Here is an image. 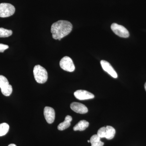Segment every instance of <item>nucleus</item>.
<instances>
[{
    "mask_svg": "<svg viewBox=\"0 0 146 146\" xmlns=\"http://www.w3.org/2000/svg\"><path fill=\"white\" fill-rule=\"evenodd\" d=\"M72 25L68 21L60 20L52 25L51 32L54 39H61L70 34L72 29Z\"/></svg>",
    "mask_w": 146,
    "mask_h": 146,
    "instance_id": "1",
    "label": "nucleus"
},
{
    "mask_svg": "<svg viewBox=\"0 0 146 146\" xmlns=\"http://www.w3.org/2000/svg\"><path fill=\"white\" fill-rule=\"evenodd\" d=\"M33 75L37 83L44 84L48 80V73L46 70L41 65H35L33 69Z\"/></svg>",
    "mask_w": 146,
    "mask_h": 146,
    "instance_id": "2",
    "label": "nucleus"
},
{
    "mask_svg": "<svg viewBox=\"0 0 146 146\" xmlns=\"http://www.w3.org/2000/svg\"><path fill=\"white\" fill-rule=\"evenodd\" d=\"M15 12V8L11 4L2 3L0 4V17L7 18L12 16Z\"/></svg>",
    "mask_w": 146,
    "mask_h": 146,
    "instance_id": "3",
    "label": "nucleus"
},
{
    "mask_svg": "<svg viewBox=\"0 0 146 146\" xmlns=\"http://www.w3.org/2000/svg\"><path fill=\"white\" fill-rule=\"evenodd\" d=\"M111 28L113 32L120 37L127 38L129 36L128 31L121 25L114 23L111 25Z\"/></svg>",
    "mask_w": 146,
    "mask_h": 146,
    "instance_id": "4",
    "label": "nucleus"
},
{
    "mask_svg": "<svg viewBox=\"0 0 146 146\" xmlns=\"http://www.w3.org/2000/svg\"><path fill=\"white\" fill-rule=\"evenodd\" d=\"M60 66L64 70L69 72H73L75 70V67L73 60L69 56L63 57L60 61Z\"/></svg>",
    "mask_w": 146,
    "mask_h": 146,
    "instance_id": "5",
    "label": "nucleus"
},
{
    "mask_svg": "<svg viewBox=\"0 0 146 146\" xmlns=\"http://www.w3.org/2000/svg\"><path fill=\"white\" fill-rule=\"evenodd\" d=\"M74 96L76 98L80 100L92 99L94 98L95 96L94 94L85 90H79L74 93Z\"/></svg>",
    "mask_w": 146,
    "mask_h": 146,
    "instance_id": "6",
    "label": "nucleus"
},
{
    "mask_svg": "<svg viewBox=\"0 0 146 146\" xmlns=\"http://www.w3.org/2000/svg\"><path fill=\"white\" fill-rule=\"evenodd\" d=\"M44 114L48 123L52 124L54 122L55 118V112L53 108L46 106L44 109Z\"/></svg>",
    "mask_w": 146,
    "mask_h": 146,
    "instance_id": "7",
    "label": "nucleus"
},
{
    "mask_svg": "<svg viewBox=\"0 0 146 146\" xmlns=\"http://www.w3.org/2000/svg\"><path fill=\"white\" fill-rule=\"evenodd\" d=\"M100 63L103 69L110 75L115 78L118 77L117 74L110 63L105 60H102Z\"/></svg>",
    "mask_w": 146,
    "mask_h": 146,
    "instance_id": "8",
    "label": "nucleus"
},
{
    "mask_svg": "<svg viewBox=\"0 0 146 146\" xmlns=\"http://www.w3.org/2000/svg\"><path fill=\"white\" fill-rule=\"evenodd\" d=\"M70 108L73 111L79 114H85L88 111L87 108L84 105L80 103L76 102L72 103L70 105Z\"/></svg>",
    "mask_w": 146,
    "mask_h": 146,
    "instance_id": "9",
    "label": "nucleus"
},
{
    "mask_svg": "<svg viewBox=\"0 0 146 146\" xmlns=\"http://www.w3.org/2000/svg\"><path fill=\"white\" fill-rule=\"evenodd\" d=\"M72 118L71 116L67 115L65 117V121L63 122L60 123L58 126L57 128L59 130L63 131L68 128L71 125V122Z\"/></svg>",
    "mask_w": 146,
    "mask_h": 146,
    "instance_id": "10",
    "label": "nucleus"
},
{
    "mask_svg": "<svg viewBox=\"0 0 146 146\" xmlns=\"http://www.w3.org/2000/svg\"><path fill=\"white\" fill-rule=\"evenodd\" d=\"M89 123L86 120H81L74 127L73 129L75 131H82L86 129L89 127Z\"/></svg>",
    "mask_w": 146,
    "mask_h": 146,
    "instance_id": "11",
    "label": "nucleus"
},
{
    "mask_svg": "<svg viewBox=\"0 0 146 146\" xmlns=\"http://www.w3.org/2000/svg\"><path fill=\"white\" fill-rule=\"evenodd\" d=\"M105 137V138L108 140H111L114 138L116 131L115 128L111 126L106 127Z\"/></svg>",
    "mask_w": 146,
    "mask_h": 146,
    "instance_id": "12",
    "label": "nucleus"
},
{
    "mask_svg": "<svg viewBox=\"0 0 146 146\" xmlns=\"http://www.w3.org/2000/svg\"><path fill=\"white\" fill-rule=\"evenodd\" d=\"M101 138L97 134L93 135L90 138L91 146H103L104 143L100 141Z\"/></svg>",
    "mask_w": 146,
    "mask_h": 146,
    "instance_id": "13",
    "label": "nucleus"
},
{
    "mask_svg": "<svg viewBox=\"0 0 146 146\" xmlns=\"http://www.w3.org/2000/svg\"><path fill=\"white\" fill-rule=\"evenodd\" d=\"M9 126L8 124L3 123L0 124V136H5L9 130Z\"/></svg>",
    "mask_w": 146,
    "mask_h": 146,
    "instance_id": "14",
    "label": "nucleus"
},
{
    "mask_svg": "<svg viewBox=\"0 0 146 146\" xmlns=\"http://www.w3.org/2000/svg\"><path fill=\"white\" fill-rule=\"evenodd\" d=\"M9 85L7 78L4 76L0 75V88L1 90L7 88Z\"/></svg>",
    "mask_w": 146,
    "mask_h": 146,
    "instance_id": "15",
    "label": "nucleus"
},
{
    "mask_svg": "<svg viewBox=\"0 0 146 146\" xmlns=\"http://www.w3.org/2000/svg\"><path fill=\"white\" fill-rule=\"evenodd\" d=\"M13 32L11 30L0 28V37H7L12 35Z\"/></svg>",
    "mask_w": 146,
    "mask_h": 146,
    "instance_id": "16",
    "label": "nucleus"
},
{
    "mask_svg": "<svg viewBox=\"0 0 146 146\" xmlns=\"http://www.w3.org/2000/svg\"><path fill=\"white\" fill-rule=\"evenodd\" d=\"M106 127H103L99 129L97 132V135L100 138H104L105 137Z\"/></svg>",
    "mask_w": 146,
    "mask_h": 146,
    "instance_id": "17",
    "label": "nucleus"
},
{
    "mask_svg": "<svg viewBox=\"0 0 146 146\" xmlns=\"http://www.w3.org/2000/svg\"><path fill=\"white\" fill-rule=\"evenodd\" d=\"M9 48L8 45L0 44V52H3L5 50Z\"/></svg>",
    "mask_w": 146,
    "mask_h": 146,
    "instance_id": "18",
    "label": "nucleus"
},
{
    "mask_svg": "<svg viewBox=\"0 0 146 146\" xmlns=\"http://www.w3.org/2000/svg\"><path fill=\"white\" fill-rule=\"evenodd\" d=\"M8 146H17L15 144H11L10 145H9Z\"/></svg>",
    "mask_w": 146,
    "mask_h": 146,
    "instance_id": "19",
    "label": "nucleus"
},
{
    "mask_svg": "<svg viewBox=\"0 0 146 146\" xmlns=\"http://www.w3.org/2000/svg\"><path fill=\"white\" fill-rule=\"evenodd\" d=\"M145 90L146 91V83H145Z\"/></svg>",
    "mask_w": 146,
    "mask_h": 146,
    "instance_id": "20",
    "label": "nucleus"
},
{
    "mask_svg": "<svg viewBox=\"0 0 146 146\" xmlns=\"http://www.w3.org/2000/svg\"><path fill=\"white\" fill-rule=\"evenodd\" d=\"M88 143H90V141H88Z\"/></svg>",
    "mask_w": 146,
    "mask_h": 146,
    "instance_id": "21",
    "label": "nucleus"
}]
</instances>
